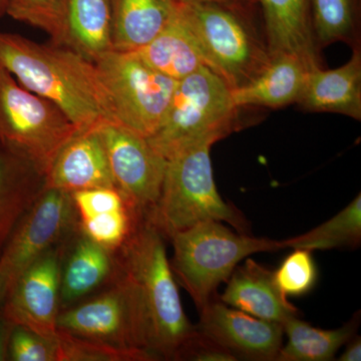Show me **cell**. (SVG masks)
<instances>
[{
  "mask_svg": "<svg viewBox=\"0 0 361 361\" xmlns=\"http://www.w3.org/2000/svg\"><path fill=\"white\" fill-rule=\"evenodd\" d=\"M0 66L26 90L58 106L78 132L116 123L96 63L77 51L0 32Z\"/></svg>",
  "mask_w": 361,
  "mask_h": 361,
  "instance_id": "cell-1",
  "label": "cell"
},
{
  "mask_svg": "<svg viewBox=\"0 0 361 361\" xmlns=\"http://www.w3.org/2000/svg\"><path fill=\"white\" fill-rule=\"evenodd\" d=\"M146 219V215L128 207L82 220V227L85 236L99 245L106 249L120 248Z\"/></svg>",
  "mask_w": 361,
  "mask_h": 361,
  "instance_id": "cell-29",
  "label": "cell"
},
{
  "mask_svg": "<svg viewBox=\"0 0 361 361\" xmlns=\"http://www.w3.org/2000/svg\"><path fill=\"white\" fill-rule=\"evenodd\" d=\"M78 128L58 106L26 90L0 66V145L42 178Z\"/></svg>",
  "mask_w": 361,
  "mask_h": 361,
  "instance_id": "cell-7",
  "label": "cell"
},
{
  "mask_svg": "<svg viewBox=\"0 0 361 361\" xmlns=\"http://www.w3.org/2000/svg\"><path fill=\"white\" fill-rule=\"evenodd\" d=\"M68 0H7L6 14L13 20L39 28L52 44L65 45Z\"/></svg>",
  "mask_w": 361,
  "mask_h": 361,
  "instance_id": "cell-27",
  "label": "cell"
},
{
  "mask_svg": "<svg viewBox=\"0 0 361 361\" xmlns=\"http://www.w3.org/2000/svg\"><path fill=\"white\" fill-rule=\"evenodd\" d=\"M71 196L82 220L89 219L99 214L122 210L128 207L133 208L123 194L114 188L82 190L71 194Z\"/></svg>",
  "mask_w": 361,
  "mask_h": 361,
  "instance_id": "cell-32",
  "label": "cell"
},
{
  "mask_svg": "<svg viewBox=\"0 0 361 361\" xmlns=\"http://www.w3.org/2000/svg\"><path fill=\"white\" fill-rule=\"evenodd\" d=\"M116 269L132 280L141 297L152 355L179 360L195 326L183 310L163 234L149 218L120 247Z\"/></svg>",
  "mask_w": 361,
  "mask_h": 361,
  "instance_id": "cell-2",
  "label": "cell"
},
{
  "mask_svg": "<svg viewBox=\"0 0 361 361\" xmlns=\"http://www.w3.org/2000/svg\"><path fill=\"white\" fill-rule=\"evenodd\" d=\"M297 104L306 111L341 114L361 120V54L355 49L345 65L324 71L310 68Z\"/></svg>",
  "mask_w": 361,
  "mask_h": 361,
  "instance_id": "cell-16",
  "label": "cell"
},
{
  "mask_svg": "<svg viewBox=\"0 0 361 361\" xmlns=\"http://www.w3.org/2000/svg\"><path fill=\"white\" fill-rule=\"evenodd\" d=\"M44 180L47 189L68 194L96 188L118 189L97 130L78 133L61 149Z\"/></svg>",
  "mask_w": 361,
  "mask_h": 361,
  "instance_id": "cell-14",
  "label": "cell"
},
{
  "mask_svg": "<svg viewBox=\"0 0 361 361\" xmlns=\"http://www.w3.org/2000/svg\"><path fill=\"white\" fill-rule=\"evenodd\" d=\"M231 87L208 66L179 80L158 129L148 142L166 160L183 149L214 144L237 127Z\"/></svg>",
  "mask_w": 361,
  "mask_h": 361,
  "instance_id": "cell-4",
  "label": "cell"
},
{
  "mask_svg": "<svg viewBox=\"0 0 361 361\" xmlns=\"http://www.w3.org/2000/svg\"><path fill=\"white\" fill-rule=\"evenodd\" d=\"M58 361H149L156 357L140 349L118 348L104 342L71 336L58 329Z\"/></svg>",
  "mask_w": 361,
  "mask_h": 361,
  "instance_id": "cell-28",
  "label": "cell"
},
{
  "mask_svg": "<svg viewBox=\"0 0 361 361\" xmlns=\"http://www.w3.org/2000/svg\"><path fill=\"white\" fill-rule=\"evenodd\" d=\"M295 250L284 259L274 271L278 288L288 298L289 296L305 295L312 290L317 281L318 272L312 251L294 248Z\"/></svg>",
  "mask_w": 361,
  "mask_h": 361,
  "instance_id": "cell-30",
  "label": "cell"
},
{
  "mask_svg": "<svg viewBox=\"0 0 361 361\" xmlns=\"http://www.w3.org/2000/svg\"><path fill=\"white\" fill-rule=\"evenodd\" d=\"M133 52L149 68L177 82L205 66L200 49L180 16V6L155 39Z\"/></svg>",
  "mask_w": 361,
  "mask_h": 361,
  "instance_id": "cell-21",
  "label": "cell"
},
{
  "mask_svg": "<svg viewBox=\"0 0 361 361\" xmlns=\"http://www.w3.org/2000/svg\"><path fill=\"white\" fill-rule=\"evenodd\" d=\"M353 320L334 330L315 329L294 316L283 324L287 336L286 345L282 346L277 361H327L336 356L338 349L348 343L357 329Z\"/></svg>",
  "mask_w": 361,
  "mask_h": 361,
  "instance_id": "cell-24",
  "label": "cell"
},
{
  "mask_svg": "<svg viewBox=\"0 0 361 361\" xmlns=\"http://www.w3.org/2000/svg\"><path fill=\"white\" fill-rule=\"evenodd\" d=\"M361 239L360 194L332 219L315 229L287 240L288 247L307 250H325L337 247L357 246Z\"/></svg>",
  "mask_w": 361,
  "mask_h": 361,
  "instance_id": "cell-25",
  "label": "cell"
},
{
  "mask_svg": "<svg viewBox=\"0 0 361 361\" xmlns=\"http://www.w3.org/2000/svg\"><path fill=\"white\" fill-rule=\"evenodd\" d=\"M254 7L180 4V16L196 40L205 66L231 90L248 84L270 61L267 47L252 23Z\"/></svg>",
  "mask_w": 361,
  "mask_h": 361,
  "instance_id": "cell-5",
  "label": "cell"
},
{
  "mask_svg": "<svg viewBox=\"0 0 361 361\" xmlns=\"http://www.w3.org/2000/svg\"><path fill=\"white\" fill-rule=\"evenodd\" d=\"M180 4H226V6H256L257 2L256 0H176Z\"/></svg>",
  "mask_w": 361,
  "mask_h": 361,
  "instance_id": "cell-34",
  "label": "cell"
},
{
  "mask_svg": "<svg viewBox=\"0 0 361 361\" xmlns=\"http://www.w3.org/2000/svg\"><path fill=\"white\" fill-rule=\"evenodd\" d=\"M113 0H68L65 45L94 63L113 47Z\"/></svg>",
  "mask_w": 361,
  "mask_h": 361,
  "instance_id": "cell-20",
  "label": "cell"
},
{
  "mask_svg": "<svg viewBox=\"0 0 361 361\" xmlns=\"http://www.w3.org/2000/svg\"><path fill=\"white\" fill-rule=\"evenodd\" d=\"M264 20L268 52L294 54L317 61L311 0H256Z\"/></svg>",
  "mask_w": 361,
  "mask_h": 361,
  "instance_id": "cell-18",
  "label": "cell"
},
{
  "mask_svg": "<svg viewBox=\"0 0 361 361\" xmlns=\"http://www.w3.org/2000/svg\"><path fill=\"white\" fill-rule=\"evenodd\" d=\"M170 239L174 247L171 268L199 311L212 300L218 286L228 281L240 261L252 254L288 247L287 240L237 234L217 221L199 223Z\"/></svg>",
  "mask_w": 361,
  "mask_h": 361,
  "instance_id": "cell-6",
  "label": "cell"
},
{
  "mask_svg": "<svg viewBox=\"0 0 361 361\" xmlns=\"http://www.w3.org/2000/svg\"><path fill=\"white\" fill-rule=\"evenodd\" d=\"M179 360L198 361H235L237 358L196 329L180 353Z\"/></svg>",
  "mask_w": 361,
  "mask_h": 361,
  "instance_id": "cell-33",
  "label": "cell"
},
{
  "mask_svg": "<svg viewBox=\"0 0 361 361\" xmlns=\"http://www.w3.org/2000/svg\"><path fill=\"white\" fill-rule=\"evenodd\" d=\"M11 323L6 318L0 319V361L6 360L8 353L9 336H11Z\"/></svg>",
  "mask_w": 361,
  "mask_h": 361,
  "instance_id": "cell-35",
  "label": "cell"
},
{
  "mask_svg": "<svg viewBox=\"0 0 361 361\" xmlns=\"http://www.w3.org/2000/svg\"><path fill=\"white\" fill-rule=\"evenodd\" d=\"M203 142L167 160L160 199L149 216L164 237L207 221L226 222L238 233L249 232L243 214L223 200L214 180L210 149Z\"/></svg>",
  "mask_w": 361,
  "mask_h": 361,
  "instance_id": "cell-3",
  "label": "cell"
},
{
  "mask_svg": "<svg viewBox=\"0 0 361 361\" xmlns=\"http://www.w3.org/2000/svg\"><path fill=\"white\" fill-rule=\"evenodd\" d=\"M116 188L133 208L151 215L160 199L167 160L147 137L116 123L97 129Z\"/></svg>",
  "mask_w": 361,
  "mask_h": 361,
  "instance_id": "cell-11",
  "label": "cell"
},
{
  "mask_svg": "<svg viewBox=\"0 0 361 361\" xmlns=\"http://www.w3.org/2000/svg\"><path fill=\"white\" fill-rule=\"evenodd\" d=\"M73 217L71 194L44 188L14 228L0 257V305L23 273L70 229Z\"/></svg>",
  "mask_w": 361,
  "mask_h": 361,
  "instance_id": "cell-10",
  "label": "cell"
},
{
  "mask_svg": "<svg viewBox=\"0 0 361 361\" xmlns=\"http://www.w3.org/2000/svg\"><path fill=\"white\" fill-rule=\"evenodd\" d=\"M8 355L14 361H58V346L56 341L45 338L20 325H13Z\"/></svg>",
  "mask_w": 361,
  "mask_h": 361,
  "instance_id": "cell-31",
  "label": "cell"
},
{
  "mask_svg": "<svg viewBox=\"0 0 361 361\" xmlns=\"http://www.w3.org/2000/svg\"><path fill=\"white\" fill-rule=\"evenodd\" d=\"M195 329L235 357L276 360L283 343V325L259 319L213 298L200 310Z\"/></svg>",
  "mask_w": 361,
  "mask_h": 361,
  "instance_id": "cell-13",
  "label": "cell"
},
{
  "mask_svg": "<svg viewBox=\"0 0 361 361\" xmlns=\"http://www.w3.org/2000/svg\"><path fill=\"white\" fill-rule=\"evenodd\" d=\"M115 269L109 249L85 238L80 240L61 268V300L71 303L104 283Z\"/></svg>",
  "mask_w": 361,
  "mask_h": 361,
  "instance_id": "cell-23",
  "label": "cell"
},
{
  "mask_svg": "<svg viewBox=\"0 0 361 361\" xmlns=\"http://www.w3.org/2000/svg\"><path fill=\"white\" fill-rule=\"evenodd\" d=\"M345 350L341 355V361H360L361 360V341L360 337H355L348 342Z\"/></svg>",
  "mask_w": 361,
  "mask_h": 361,
  "instance_id": "cell-36",
  "label": "cell"
},
{
  "mask_svg": "<svg viewBox=\"0 0 361 361\" xmlns=\"http://www.w3.org/2000/svg\"><path fill=\"white\" fill-rule=\"evenodd\" d=\"M7 0H0V18L6 14Z\"/></svg>",
  "mask_w": 361,
  "mask_h": 361,
  "instance_id": "cell-37",
  "label": "cell"
},
{
  "mask_svg": "<svg viewBox=\"0 0 361 361\" xmlns=\"http://www.w3.org/2000/svg\"><path fill=\"white\" fill-rule=\"evenodd\" d=\"M317 61L294 54L270 56L267 66L248 84L231 90L237 108H280L297 103L311 66Z\"/></svg>",
  "mask_w": 361,
  "mask_h": 361,
  "instance_id": "cell-17",
  "label": "cell"
},
{
  "mask_svg": "<svg viewBox=\"0 0 361 361\" xmlns=\"http://www.w3.org/2000/svg\"><path fill=\"white\" fill-rule=\"evenodd\" d=\"M114 51L133 52L149 44L174 18L176 0H113Z\"/></svg>",
  "mask_w": 361,
  "mask_h": 361,
  "instance_id": "cell-19",
  "label": "cell"
},
{
  "mask_svg": "<svg viewBox=\"0 0 361 361\" xmlns=\"http://www.w3.org/2000/svg\"><path fill=\"white\" fill-rule=\"evenodd\" d=\"M59 251L51 249L23 273L4 300V317L13 325L56 341L61 302Z\"/></svg>",
  "mask_w": 361,
  "mask_h": 361,
  "instance_id": "cell-12",
  "label": "cell"
},
{
  "mask_svg": "<svg viewBox=\"0 0 361 361\" xmlns=\"http://www.w3.org/2000/svg\"><path fill=\"white\" fill-rule=\"evenodd\" d=\"M360 0H311V25L315 42H353L360 20Z\"/></svg>",
  "mask_w": 361,
  "mask_h": 361,
  "instance_id": "cell-26",
  "label": "cell"
},
{
  "mask_svg": "<svg viewBox=\"0 0 361 361\" xmlns=\"http://www.w3.org/2000/svg\"><path fill=\"white\" fill-rule=\"evenodd\" d=\"M32 173L37 172L23 159L6 148L0 151V246L42 194Z\"/></svg>",
  "mask_w": 361,
  "mask_h": 361,
  "instance_id": "cell-22",
  "label": "cell"
},
{
  "mask_svg": "<svg viewBox=\"0 0 361 361\" xmlns=\"http://www.w3.org/2000/svg\"><path fill=\"white\" fill-rule=\"evenodd\" d=\"M94 63L108 92L116 125L148 139L163 120L177 80L149 68L134 52L111 51Z\"/></svg>",
  "mask_w": 361,
  "mask_h": 361,
  "instance_id": "cell-8",
  "label": "cell"
},
{
  "mask_svg": "<svg viewBox=\"0 0 361 361\" xmlns=\"http://www.w3.org/2000/svg\"><path fill=\"white\" fill-rule=\"evenodd\" d=\"M56 325L71 336L152 355L141 297L132 280L118 269L111 288L59 313Z\"/></svg>",
  "mask_w": 361,
  "mask_h": 361,
  "instance_id": "cell-9",
  "label": "cell"
},
{
  "mask_svg": "<svg viewBox=\"0 0 361 361\" xmlns=\"http://www.w3.org/2000/svg\"><path fill=\"white\" fill-rule=\"evenodd\" d=\"M220 300L259 319L283 325L298 310L278 288L274 271L252 259L235 268Z\"/></svg>",
  "mask_w": 361,
  "mask_h": 361,
  "instance_id": "cell-15",
  "label": "cell"
}]
</instances>
